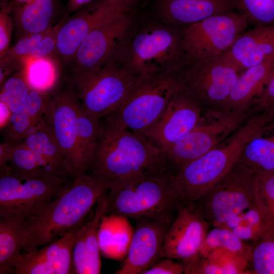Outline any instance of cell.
Listing matches in <instances>:
<instances>
[{"instance_id":"29","label":"cell","mask_w":274,"mask_h":274,"mask_svg":"<svg viewBox=\"0 0 274 274\" xmlns=\"http://www.w3.org/2000/svg\"><path fill=\"white\" fill-rule=\"evenodd\" d=\"M254 200L263 221L264 237L274 235V172L256 173Z\"/></svg>"},{"instance_id":"37","label":"cell","mask_w":274,"mask_h":274,"mask_svg":"<svg viewBox=\"0 0 274 274\" xmlns=\"http://www.w3.org/2000/svg\"><path fill=\"white\" fill-rule=\"evenodd\" d=\"M252 248V273L274 274V235L263 238Z\"/></svg>"},{"instance_id":"10","label":"cell","mask_w":274,"mask_h":274,"mask_svg":"<svg viewBox=\"0 0 274 274\" xmlns=\"http://www.w3.org/2000/svg\"><path fill=\"white\" fill-rule=\"evenodd\" d=\"M249 23L238 11L208 17L183 30L181 44L187 65L222 54Z\"/></svg>"},{"instance_id":"19","label":"cell","mask_w":274,"mask_h":274,"mask_svg":"<svg viewBox=\"0 0 274 274\" xmlns=\"http://www.w3.org/2000/svg\"><path fill=\"white\" fill-rule=\"evenodd\" d=\"M108 213L107 194L95 205L92 217L78 228L73 251L72 273L98 274L100 257L99 230L102 220Z\"/></svg>"},{"instance_id":"41","label":"cell","mask_w":274,"mask_h":274,"mask_svg":"<svg viewBox=\"0 0 274 274\" xmlns=\"http://www.w3.org/2000/svg\"><path fill=\"white\" fill-rule=\"evenodd\" d=\"M0 12V57L9 48L12 32V22L10 16L12 5L6 3L1 6Z\"/></svg>"},{"instance_id":"6","label":"cell","mask_w":274,"mask_h":274,"mask_svg":"<svg viewBox=\"0 0 274 274\" xmlns=\"http://www.w3.org/2000/svg\"><path fill=\"white\" fill-rule=\"evenodd\" d=\"M140 78L112 60L92 70L71 73L68 86L87 112L100 120L121 105Z\"/></svg>"},{"instance_id":"13","label":"cell","mask_w":274,"mask_h":274,"mask_svg":"<svg viewBox=\"0 0 274 274\" xmlns=\"http://www.w3.org/2000/svg\"><path fill=\"white\" fill-rule=\"evenodd\" d=\"M130 7L112 0H95L70 17H65L57 37L53 55L62 63H69L87 35L98 25Z\"/></svg>"},{"instance_id":"46","label":"cell","mask_w":274,"mask_h":274,"mask_svg":"<svg viewBox=\"0 0 274 274\" xmlns=\"http://www.w3.org/2000/svg\"><path fill=\"white\" fill-rule=\"evenodd\" d=\"M114 2L125 5L130 8L135 4L138 0H112Z\"/></svg>"},{"instance_id":"30","label":"cell","mask_w":274,"mask_h":274,"mask_svg":"<svg viewBox=\"0 0 274 274\" xmlns=\"http://www.w3.org/2000/svg\"><path fill=\"white\" fill-rule=\"evenodd\" d=\"M4 173L22 178L53 177L45 171L33 153L23 142L14 143L7 163L1 171V174Z\"/></svg>"},{"instance_id":"2","label":"cell","mask_w":274,"mask_h":274,"mask_svg":"<svg viewBox=\"0 0 274 274\" xmlns=\"http://www.w3.org/2000/svg\"><path fill=\"white\" fill-rule=\"evenodd\" d=\"M172 175L164 164L112 182L107 193V215L171 224L180 203Z\"/></svg>"},{"instance_id":"36","label":"cell","mask_w":274,"mask_h":274,"mask_svg":"<svg viewBox=\"0 0 274 274\" xmlns=\"http://www.w3.org/2000/svg\"><path fill=\"white\" fill-rule=\"evenodd\" d=\"M48 29L44 32L23 36L1 57V65L14 70L20 65L23 66V60L30 55Z\"/></svg>"},{"instance_id":"9","label":"cell","mask_w":274,"mask_h":274,"mask_svg":"<svg viewBox=\"0 0 274 274\" xmlns=\"http://www.w3.org/2000/svg\"><path fill=\"white\" fill-rule=\"evenodd\" d=\"M256 173L236 163L194 203L210 224L221 227L255 204Z\"/></svg>"},{"instance_id":"3","label":"cell","mask_w":274,"mask_h":274,"mask_svg":"<svg viewBox=\"0 0 274 274\" xmlns=\"http://www.w3.org/2000/svg\"><path fill=\"white\" fill-rule=\"evenodd\" d=\"M90 169L109 184L166 164L161 151L144 135L106 122Z\"/></svg>"},{"instance_id":"31","label":"cell","mask_w":274,"mask_h":274,"mask_svg":"<svg viewBox=\"0 0 274 274\" xmlns=\"http://www.w3.org/2000/svg\"><path fill=\"white\" fill-rule=\"evenodd\" d=\"M218 249L238 254L248 261L251 259L252 247L224 227H215L208 232L198 252L207 256Z\"/></svg>"},{"instance_id":"25","label":"cell","mask_w":274,"mask_h":274,"mask_svg":"<svg viewBox=\"0 0 274 274\" xmlns=\"http://www.w3.org/2000/svg\"><path fill=\"white\" fill-rule=\"evenodd\" d=\"M25 216L0 217V273H13L15 261L23 253L22 241L29 223Z\"/></svg>"},{"instance_id":"24","label":"cell","mask_w":274,"mask_h":274,"mask_svg":"<svg viewBox=\"0 0 274 274\" xmlns=\"http://www.w3.org/2000/svg\"><path fill=\"white\" fill-rule=\"evenodd\" d=\"M273 67L274 56L241 73L222 111H241L251 107L264 88Z\"/></svg>"},{"instance_id":"12","label":"cell","mask_w":274,"mask_h":274,"mask_svg":"<svg viewBox=\"0 0 274 274\" xmlns=\"http://www.w3.org/2000/svg\"><path fill=\"white\" fill-rule=\"evenodd\" d=\"M129 12L107 20L87 35L69 62L71 73L92 70L116 58L130 26Z\"/></svg>"},{"instance_id":"11","label":"cell","mask_w":274,"mask_h":274,"mask_svg":"<svg viewBox=\"0 0 274 274\" xmlns=\"http://www.w3.org/2000/svg\"><path fill=\"white\" fill-rule=\"evenodd\" d=\"M68 182L56 177L22 178L1 174L0 217L30 218L57 196Z\"/></svg>"},{"instance_id":"5","label":"cell","mask_w":274,"mask_h":274,"mask_svg":"<svg viewBox=\"0 0 274 274\" xmlns=\"http://www.w3.org/2000/svg\"><path fill=\"white\" fill-rule=\"evenodd\" d=\"M182 70L140 78L121 105L106 117V122L143 135L183 89Z\"/></svg>"},{"instance_id":"4","label":"cell","mask_w":274,"mask_h":274,"mask_svg":"<svg viewBox=\"0 0 274 274\" xmlns=\"http://www.w3.org/2000/svg\"><path fill=\"white\" fill-rule=\"evenodd\" d=\"M182 31L174 26H150L122 45L115 60L139 78L182 70L186 65Z\"/></svg>"},{"instance_id":"40","label":"cell","mask_w":274,"mask_h":274,"mask_svg":"<svg viewBox=\"0 0 274 274\" xmlns=\"http://www.w3.org/2000/svg\"><path fill=\"white\" fill-rule=\"evenodd\" d=\"M65 18V17L48 29L29 57L42 58L52 57L54 55L56 48L58 34Z\"/></svg>"},{"instance_id":"21","label":"cell","mask_w":274,"mask_h":274,"mask_svg":"<svg viewBox=\"0 0 274 274\" xmlns=\"http://www.w3.org/2000/svg\"><path fill=\"white\" fill-rule=\"evenodd\" d=\"M161 16L174 26L185 27L208 17L237 11L233 0H158Z\"/></svg>"},{"instance_id":"16","label":"cell","mask_w":274,"mask_h":274,"mask_svg":"<svg viewBox=\"0 0 274 274\" xmlns=\"http://www.w3.org/2000/svg\"><path fill=\"white\" fill-rule=\"evenodd\" d=\"M210 223L194 203H180L177 215L167 231L161 258L182 260L197 254L208 232Z\"/></svg>"},{"instance_id":"20","label":"cell","mask_w":274,"mask_h":274,"mask_svg":"<svg viewBox=\"0 0 274 274\" xmlns=\"http://www.w3.org/2000/svg\"><path fill=\"white\" fill-rule=\"evenodd\" d=\"M223 53L241 73L264 62L274 56V25L245 30Z\"/></svg>"},{"instance_id":"47","label":"cell","mask_w":274,"mask_h":274,"mask_svg":"<svg viewBox=\"0 0 274 274\" xmlns=\"http://www.w3.org/2000/svg\"><path fill=\"white\" fill-rule=\"evenodd\" d=\"M16 1H17L18 3H24L29 0H15Z\"/></svg>"},{"instance_id":"45","label":"cell","mask_w":274,"mask_h":274,"mask_svg":"<svg viewBox=\"0 0 274 274\" xmlns=\"http://www.w3.org/2000/svg\"><path fill=\"white\" fill-rule=\"evenodd\" d=\"M1 107V129H3L7 124L12 113L4 102L0 101Z\"/></svg>"},{"instance_id":"38","label":"cell","mask_w":274,"mask_h":274,"mask_svg":"<svg viewBox=\"0 0 274 274\" xmlns=\"http://www.w3.org/2000/svg\"><path fill=\"white\" fill-rule=\"evenodd\" d=\"M223 274L246 273L248 260L242 256L222 249H218L208 255Z\"/></svg>"},{"instance_id":"14","label":"cell","mask_w":274,"mask_h":274,"mask_svg":"<svg viewBox=\"0 0 274 274\" xmlns=\"http://www.w3.org/2000/svg\"><path fill=\"white\" fill-rule=\"evenodd\" d=\"M50 91L46 120L64 154L71 177L75 179L84 174L77 146L79 101L69 86L63 90Z\"/></svg>"},{"instance_id":"34","label":"cell","mask_w":274,"mask_h":274,"mask_svg":"<svg viewBox=\"0 0 274 274\" xmlns=\"http://www.w3.org/2000/svg\"><path fill=\"white\" fill-rule=\"evenodd\" d=\"M30 90L23 67L1 86L0 101L6 104L12 114L21 106Z\"/></svg>"},{"instance_id":"35","label":"cell","mask_w":274,"mask_h":274,"mask_svg":"<svg viewBox=\"0 0 274 274\" xmlns=\"http://www.w3.org/2000/svg\"><path fill=\"white\" fill-rule=\"evenodd\" d=\"M237 11L249 24L274 25V0H233Z\"/></svg>"},{"instance_id":"17","label":"cell","mask_w":274,"mask_h":274,"mask_svg":"<svg viewBox=\"0 0 274 274\" xmlns=\"http://www.w3.org/2000/svg\"><path fill=\"white\" fill-rule=\"evenodd\" d=\"M126 258L117 274H143L161 257L165 237L170 224L149 220H137Z\"/></svg>"},{"instance_id":"8","label":"cell","mask_w":274,"mask_h":274,"mask_svg":"<svg viewBox=\"0 0 274 274\" xmlns=\"http://www.w3.org/2000/svg\"><path fill=\"white\" fill-rule=\"evenodd\" d=\"M240 74L223 53L186 65L181 73L183 89L198 102L203 113L222 111Z\"/></svg>"},{"instance_id":"42","label":"cell","mask_w":274,"mask_h":274,"mask_svg":"<svg viewBox=\"0 0 274 274\" xmlns=\"http://www.w3.org/2000/svg\"><path fill=\"white\" fill-rule=\"evenodd\" d=\"M252 107L256 111L274 109V67L262 91L254 100Z\"/></svg>"},{"instance_id":"26","label":"cell","mask_w":274,"mask_h":274,"mask_svg":"<svg viewBox=\"0 0 274 274\" xmlns=\"http://www.w3.org/2000/svg\"><path fill=\"white\" fill-rule=\"evenodd\" d=\"M236 163L255 173L274 172V121L246 144Z\"/></svg>"},{"instance_id":"43","label":"cell","mask_w":274,"mask_h":274,"mask_svg":"<svg viewBox=\"0 0 274 274\" xmlns=\"http://www.w3.org/2000/svg\"><path fill=\"white\" fill-rule=\"evenodd\" d=\"M143 274H181L183 268L181 263L175 262L169 258H162Z\"/></svg>"},{"instance_id":"22","label":"cell","mask_w":274,"mask_h":274,"mask_svg":"<svg viewBox=\"0 0 274 274\" xmlns=\"http://www.w3.org/2000/svg\"><path fill=\"white\" fill-rule=\"evenodd\" d=\"M49 92L30 90L24 102L11 114L3 129L5 141L22 142L35 128L45 121Z\"/></svg>"},{"instance_id":"7","label":"cell","mask_w":274,"mask_h":274,"mask_svg":"<svg viewBox=\"0 0 274 274\" xmlns=\"http://www.w3.org/2000/svg\"><path fill=\"white\" fill-rule=\"evenodd\" d=\"M256 112L251 107L203 113L198 123L163 153L168 167L174 172L203 155L225 141Z\"/></svg>"},{"instance_id":"15","label":"cell","mask_w":274,"mask_h":274,"mask_svg":"<svg viewBox=\"0 0 274 274\" xmlns=\"http://www.w3.org/2000/svg\"><path fill=\"white\" fill-rule=\"evenodd\" d=\"M203 114L198 102L184 89L178 92L143 135L162 154L192 130Z\"/></svg>"},{"instance_id":"23","label":"cell","mask_w":274,"mask_h":274,"mask_svg":"<svg viewBox=\"0 0 274 274\" xmlns=\"http://www.w3.org/2000/svg\"><path fill=\"white\" fill-rule=\"evenodd\" d=\"M33 153L50 176L71 178L65 157L46 121L35 128L22 141Z\"/></svg>"},{"instance_id":"1","label":"cell","mask_w":274,"mask_h":274,"mask_svg":"<svg viewBox=\"0 0 274 274\" xmlns=\"http://www.w3.org/2000/svg\"><path fill=\"white\" fill-rule=\"evenodd\" d=\"M109 185L92 174L72 179L57 196L30 217L23 237V252L34 251L82 223L108 193Z\"/></svg>"},{"instance_id":"44","label":"cell","mask_w":274,"mask_h":274,"mask_svg":"<svg viewBox=\"0 0 274 274\" xmlns=\"http://www.w3.org/2000/svg\"><path fill=\"white\" fill-rule=\"evenodd\" d=\"M95 0H67L66 11L68 13H75Z\"/></svg>"},{"instance_id":"32","label":"cell","mask_w":274,"mask_h":274,"mask_svg":"<svg viewBox=\"0 0 274 274\" xmlns=\"http://www.w3.org/2000/svg\"><path fill=\"white\" fill-rule=\"evenodd\" d=\"M23 61V70L30 88L41 92L50 91L57 78L56 67L53 58L28 57Z\"/></svg>"},{"instance_id":"27","label":"cell","mask_w":274,"mask_h":274,"mask_svg":"<svg viewBox=\"0 0 274 274\" xmlns=\"http://www.w3.org/2000/svg\"><path fill=\"white\" fill-rule=\"evenodd\" d=\"M102 131L103 126L100 120L90 116L79 101L77 110V146L84 174L91 167Z\"/></svg>"},{"instance_id":"28","label":"cell","mask_w":274,"mask_h":274,"mask_svg":"<svg viewBox=\"0 0 274 274\" xmlns=\"http://www.w3.org/2000/svg\"><path fill=\"white\" fill-rule=\"evenodd\" d=\"M54 11V0H29L17 7L16 20L24 36L48 30Z\"/></svg>"},{"instance_id":"33","label":"cell","mask_w":274,"mask_h":274,"mask_svg":"<svg viewBox=\"0 0 274 274\" xmlns=\"http://www.w3.org/2000/svg\"><path fill=\"white\" fill-rule=\"evenodd\" d=\"M221 227L227 228L243 241H259L265 236L262 216L254 204L226 221Z\"/></svg>"},{"instance_id":"48","label":"cell","mask_w":274,"mask_h":274,"mask_svg":"<svg viewBox=\"0 0 274 274\" xmlns=\"http://www.w3.org/2000/svg\"><path fill=\"white\" fill-rule=\"evenodd\" d=\"M6 3V0H0L1 6L4 5Z\"/></svg>"},{"instance_id":"18","label":"cell","mask_w":274,"mask_h":274,"mask_svg":"<svg viewBox=\"0 0 274 274\" xmlns=\"http://www.w3.org/2000/svg\"><path fill=\"white\" fill-rule=\"evenodd\" d=\"M82 223L34 251L23 252L14 263L13 273H72L74 242L77 230Z\"/></svg>"},{"instance_id":"39","label":"cell","mask_w":274,"mask_h":274,"mask_svg":"<svg viewBox=\"0 0 274 274\" xmlns=\"http://www.w3.org/2000/svg\"><path fill=\"white\" fill-rule=\"evenodd\" d=\"M185 274H223L222 270L215 265L208 256L199 252L193 256L181 260Z\"/></svg>"}]
</instances>
